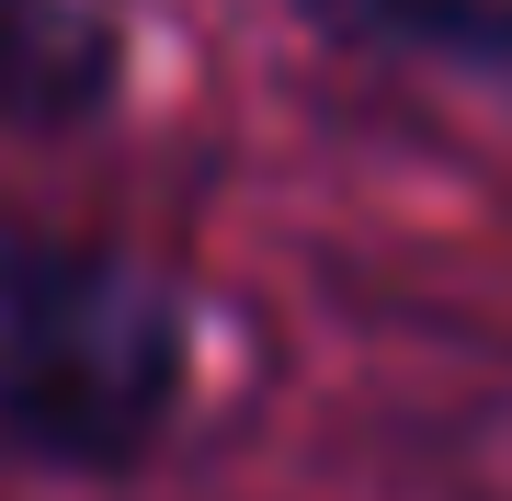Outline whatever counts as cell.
<instances>
[{
	"mask_svg": "<svg viewBox=\"0 0 512 501\" xmlns=\"http://www.w3.org/2000/svg\"><path fill=\"white\" fill-rule=\"evenodd\" d=\"M319 23H342L353 46H387V57L512 80V0H319Z\"/></svg>",
	"mask_w": 512,
	"mask_h": 501,
	"instance_id": "obj_3",
	"label": "cell"
},
{
	"mask_svg": "<svg viewBox=\"0 0 512 501\" xmlns=\"http://www.w3.org/2000/svg\"><path fill=\"white\" fill-rule=\"evenodd\" d=\"M467 490H478V501H512V399L478 410V433H467Z\"/></svg>",
	"mask_w": 512,
	"mask_h": 501,
	"instance_id": "obj_4",
	"label": "cell"
},
{
	"mask_svg": "<svg viewBox=\"0 0 512 501\" xmlns=\"http://www.w3.org/2000/svg\"><path fill=\"white\" fill-rule=\"evenodd\" d=\"M126 80V35L92 0H0V114L12 126H80Z\"/></svg>",
	"mask_w": 512,
	"mask_h": 501,
	"instance_id": "obj_2",
	"label": "cell"
},
{
	"mask_svg": "<svg viewBox=\"0 0 512 501\" xmlns=\"http://www.w3.org/2000/svg\"><path fill=\"white\" fill-rule=\"evenodd\" d=\"M217 319L160 262L0 217V445L46 467H137L194 422Z\"/></svg>",
	"mask_w": 512,
	"mask_h": 501,
	"instance_id": "obj_1",
	"label": "cell"
}]
</instances>
